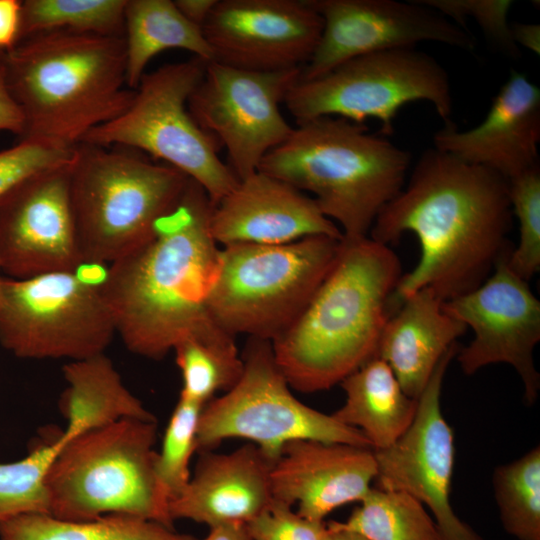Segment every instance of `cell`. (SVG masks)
Segmentation results:
<instances>
[{
  "label": "cell",
  "mask_w": 540,
  "mask_h": 540,
  "mask_svg": "<svg viewBox=\"0 0 540 540\" xmlns=\"http://www.w3.org/2000/svg\"><path fill=\"white\" fill-rule=\"evenodd\" d=\"M512 222L505 177L434 147L424 151L369 232L387 246L408 231L420 243L418 263L401 276L391 297L392 314L425 287L448 301L481 285L512 250Z\"/></svg>",
  "instance_id": "6da1fadb"
},
{
  "label": "cell",
  "mask_w": 540,
  "mask_h": 540,
  "mask_svg": "<svg viewBox=\"0 0 540 540\" xmlns=\"http://www.w3.org/2000/svg\"><path fill=\"white\" fill-rule=\"evenodd\" d=\"M213 207L190 179L153 237L109 265L99 287L130 352L160 360L217 326L207 306L221 250L210 229Z\"/></svg>",
  "instance_id": "7a4b0ae2"
},
{
  "label": "cell",
  "mask_w": 540,
  "mask_h": 540,
  "mask_svg": "<svg viewBox=\"0 0 540 540\" xmlns=\"http://www.w3.org/2000/svg\"><path fill=\"white\" fill-rule=\"evenodd\" d=\"M401 276V262L390 246L369 236L342 237L330 270L307 305L271 341L291 388L328 390L376 357Z\"/></svg>",
  "instance_id": "3957f363"
},
{
  "label": "cell",
  "mask_w": 540,
  "mask_h": 540,
  "mask_svg": "<svg viewBox=\"0 0 540 540\" xmlns=\"http://www.w3.org/2000/svg\"><path fill=\"white\" fill-rule=\"evenodd\" d=\"M0 75L24 118L21 141L63 149L120 116L134 97L125 88L124 36L31 35L0 50Z\"/></svg>",
  "instance_id": "277c9868"
},
{
  "label": "cell",
  "mask_w": 540,
  "mask_h": 540,
  "mask_svg": "<svg viewBox=\"0 0 540 540\" xmlns=\"http://www.w3.org/2000/svg\"><path fill=\"white\" fill-rule=\"evenodd\" d=\"M410 163L408 151L369 134L363 123L325 116L297 123L258 170L312 193L343 238L359 239L401 191Z\"/></svg>",
  "instance_id": "5b68a950"
},
{
  "label": "cell",
  "mask_w": 540,
  "mask_h": 540,
  "mask_svg": "<svg viewBox=\"0 0 540 540\" xmlns=\"http://www.w3.org/2000/svg\"><path fill=\"white\" fill-rule=\"evenodd\" d=\"M189 180L133 149L77 145L69 189L83 264L110 265L148 242Z\"/></svg>",
  "instance_id": "8992f818"
},
{
  "label": "cell",
  "mask_w": 540,
  "mask_h": 540,
  "mask_svg": "<svg viewBox=\"0 0 540 540\" xmlns=\"http://www.w3.org/2000/svg\"><path fill=\"white\" fill-rule=\"evenodd\" d=\"M156 420L122 419L68 441L46 485L50 515L87 521L122 514L174 529L155 472Z\"/></svg>",
  "instance_id": "52a82bcc"
},
{
  "label": "cell",
  "mask_w": 540,
  "mask_h": 540,
  "mask_svg": "<svg viewBox=\"0 0 540 540\" xmlns=\"http://www.w3.org/2000/svg\"><path fill=\"white\" fill-rule=\"evenodd\" d=\"M341 239L311 236L279 245L224 246L207 299L211 318L233 336L273 341L307 305Z\"/></svg>",
  "instance_id": "ba28073f"
},
{
  "label": "cell",
  "mask_w": 540,
  "mask_h": 540,
  "mask_svg": "<svg viewBox=\"0 0 540 540\" xmlns=\"http://www.w3.org/2000/svg\"><path fill=\"white\" fill-rule=\"evenodd\" d=\"M207 62L166 64L145 73L130 106L115 119L90 130L81 143L133 149L170 165L198 183L213 205L238 183L218 155V142L191 116L187 103Z\"/></svg>",
  "instance_id": "9c48e42d"
},
{
  "label": "cell",
  "mask_w": 540,
  "mask_h": 540,
  "mask_svg": "<svg viewBox=\"0 0 540 540\" xmlns=\"http://www.w3.org/2000/svg\"><path fill=\"white\" fill-rule=\"evenodd\" d=\"M416 101L432 104L444 125L452 122L448 73L432 56L407 48L358 56L316 78L298 79L283 103L297 123L325 116L356 123L372 118L389 136L399 110Z\"/></svg>",
  "instance_id": "30bf717a"
},
{
  "label": "cell",
  "mask_w": 540,
  "mask_h": 540,
  "mask_svg": "<svg viewBox=\"0 0 540 540\" xmlns=\"http://www.w3.org/2000/svg\"><path fill=\"white\" fill-rule=\"evenodd\" d=\"M238 382L201 410L197 451H209L222 441L242 438L256 445L272 462L285 444L317 440L371 448L367 438L299 401L277 365L270 341L249 338L242 355Z\"/></svg>",
  "instance_id": "8fae6325"
},
{
  "label": "cell",
  "mask_w": 540,
  "mask_h": 540,
  "mask_svg": "<svg viewBox=\"0 0 540 540\" xmlns=\"http://www.w3.org/2000/svg\"><path fill=\"white\" fill-rule=\"evenodd\" d=\"M116 334L99 283L79 271L3 278L0 345L22 359L83 360Z\"/></svg>",
  "instance_id": "7c38bea8"
},
{
  "label": "cell",
  "mask_w": 540,
  "mask_h": 540,
  "mask_svg": "<svg viewBox=\"0 0 540 540\" xmlns=\"http://www.w3.org/2000/svg\"><path fill=\"white\" fill-rule=\"evenodd\" d=\"M300 71L256 72L207 63L187 107L197 124L225 148L227 165L238 180L258 171L263 158L291 134L293 127L280 104Z\"/></svg>",
  "instance_id": "4fadbf2b"
},
{
  "label": "cell",
  "mask_w": 540,
  "mask_h": 540,
  "mask_svg": "<svg viewBox=\"0 0 540 540\" xmlns=\"http://www.w3.org/2000/svg\"><path fill=\"white\" fill-rule=\"evenodd\" d=\"M508 256L481 285L444 301L443 310L474 332L472 341L456 355L463 373L508 364L523 383L525 403L532 405L540 390L533 358L540 340V302L528 281L508 267Z\"/></svg>",
  "instance_id": "5bb4252c"
},
{
  "label": "cell",
  "mask_w": 540,
  "mask_h": 540,
  "mask_svg": "<svg viewBox=\"0 0 540 540\" xmlns=\"http://www.w3.org/2000/svg\"><path fill=\"white\" fill-rule=\"evenodd\" d=\"M321 16L319 42L300 80L316 78L358 56L415 48L424 41L473 51L476 39L417 0H308Z\"/></svg>",
  "instance_id": "9a60e30c"
},
{
  "label": "cell",
  "mask_w": 540,
  "mask_h": 540,
  "mask_svg": "<svg viewBox=\"0 0 540 540\" xmlns=\"http://www.w3.org/2000/svg\"><path fill=\"white\" fill-rule=\"evenodd\" d=\"M457 343L444 354L418 398L415 418L390 447L373 450L375 486L405 492L426 505L443 540H483L454 512L450 503L455 463L454 434L443 416L441 392Z\"/></svg>",
  "instance_id": "2e32d148"
},
{
  "label": "cell",
  "mask_w": 540,
  "mask_h": 540,
  "mask_svg": "<svg viewBox=\"0 0 540 540\" xmlns=\"http://www.w3.org/2000/svg\"><path fill=\"white\" fill-rule=\"evenodd\" d=\"M72 161L31 175L0 197V268L6 277L27 279L84 265L70 202Z\"/></svg>",
  "instance_id": "e0dca14e"
},
{
  "label": "cell",
  "mask_w": 540,
  "mask_h": 540,
  "mask_svg": "<svg viewBox=\"0 0 540 540\" xmlns=\"http://www.w3.org/2000/svg\"><path fill=\"white\" fill-rule=\"evenodd\" d=\"M322 28L308 0H217L202 31L215 62L276 72L302 68Z\"/></svg>",
  "instance_id": "ac0fdd59"
},
{
  "label": "cell",
  "mask_w": 540,
  "mask_h": 540,
  "mask_svg": "<svg viewBox=\"0 0 540 540\" xmlns=\"http://www.w3.org/2000/svg\"><path fill=\"white\" fill-rule=\"evenodd\" d=\"M377 474L374 451L344 443L294 440L284 445L270 470L272 498L301 516L324 521L335 509L361 502Z\"/></svg>",
  "instance_id": "d6986e66"
},
{
  "label": "cell",
  "mask_w": 540,
  "mask_h": 540,
  "mask_svg": "<svg viewBox=\"0 0 540 540\" xmlns=\"http://www.w3.org/2000/svg\"><path fill=\"white\" fill-rule=\"evenodd\" d=\"M210 229L219 245H279L311 236L343 237L313 198L261 171L238 180L214 205Z\"/></svg>",
  "instance_id": "ffe728a7"
},
{
  "label": "cell",
  "mask_w": 540,
  "mask_h": 540,
  "mask_svg": "<svg viewBox=\"0 0 540 540\" xmlns=\"http://www.w3.org/2000/svg\"><path fill=\"white\" fill-rule=\"evenodd\" d=\"M540 90L512 71L480 124L458 130L452 122L433 135V147L507 180L538 166Z\"/></svg>",
  "instance_id": "44dd1931"
},
{
  "label": "cell",
  "mask_w": 540,
  "mask_h": 540,
  "mask_svg": "<svg viewBox=\"0 0 540 540\" xmlns=\"http://www.w3.org/2000/svg\"><path fill=\"white\" fill-rule=\"evenodd\" d=\"M272 461L253 443L230 453L200 452L185 489L169 502L170 517L210 527L247 524L272 501Z\"/></svg>",
  "instance_id": "7402d4cb"
},
{
  "label": "cell",
  "mask_w": 540,
  "mask_h": 540,
  "mask_svg": "<svg viewBox=\"0 0 540 540\" xmlns=\"http://www.w3.org/2000/svg\"><path fill=\"white\" fill-rule=\"evenodd\" d=\"M443 302L425 287L406 297L389 317L376 352L388 364L403 391L418 399L437 364L467 327L443 310Z\"/></svg>",
  "instance_id": "603a6c76"
},
{
  "label": "cell",
  "mask_w": 540,
  "mask_h": 540,
  "mask_svg": "<svg viewBox=\"0 0 540 540\" xmlns=\"http://www.w3.org/2000/svg\"><path fill=\"white\" fill-rule=\"evenodd\" d=\"M345 403L332 416L356 428L373 450L393 445L412 424L418 399L401 388L386 362L375 357L340 383Z\"/></svg>",
  "instance_id": "cb8c5ba5"
},
{
  "label": "cell",
  "mask_w": 540,
  "mask_h": 540,
  "mask_svg": "<svg viewBox=\"0 0 540 540\" xmlns=\"http://www.w3.org/2000/svg\"><path fill=\"white\" fill-rule=\"evenodd\" d=\"M63 376L68 385L62 398L67 420L63 434L70 439L122 419L156 420L104 353L69 361Z\"/></svg>",
  "instance_id": "d4e9b609"
},
{
  "label": "cell",
  "mask_w": 540,
  "mask_h": 540,
  "mask_svg": "<svg viewBox=\"0 0 540 540\" xmlns=\"http://www.w3.org/2000/svg\"><path fill=\"white\" fill-rule=\"evenodd\" d=\"M124 40L126 85L135 90L153 57L183 49L205 62L214 55L201 28L189 22L170 0H126Z\"/></svg>",
  "instance_id": "484cf974"
},
{
  "label": "cell",
  "mask_w": 540,
  "mask_h": 540,
  "mask_svg": "<svg viewBox=\"0 0 540 540\" xmlns=\"http://www.w3.org/2000/svg\"><path fill=\"white\" fill-rule=\"evenodd\" d=\"M0 540H196L157 522L122 514L74 521L27 514L0 522Z\"/></svg>",
  "instance_id": "4316f807"
},
{
  "label": "cell",
  "mask_w": 540,
  "mask_h": 540,
  "mask_svg": "<svg viewBox=\"0 0 540 540\" xmlns=\"http://www.w3.org/2000/svg\"><path fill=\"white\" fill-rule=\"evenodd\" d=\"M173 351L182 376L180 397L202 406L230 390L243 372L234 336L220 326L181 341Z\"/></svg>",
  "instance_id": "83f0119b"
},
{
  "label": "cell",
  "mask_w": 540,
  "mask_h": 540,
  "mask_svg": "<svg viewBox=\"0 0 540 540\" xmlns=\"http://www.w3.org/2000/svg\"><path fill=\"white\" fill-rule=\"evenodd\" d=\"M334 523L370 540H443L420 501L402 491L373 486L346 521Z\"/></svg>",
  "instance_id": "f1b7e54d"
},
{
  "label": "cell",
  "mask_w": 540,
  "mask_h": 540,
  "mask_svg": "<svg viewBox=\"0 0 540 540\" xmlns=\"http://www.w3.org/2000/svg\"><path fill=\"white\" fill-rule=\"evenodd\" d=\"M125 7L126 0L22 1L19 40L56 30L124 36Z\"/></svg>",
  "instance_id": "f546056e"
},
{
  "label": "cell",
  "mask_w": 540,
  "mask_h": 540,
  "mask_svg": "<svg viewBox=\"0 0 540 540\" xmlns=\"http://www.w3.org/2000/svg\"><path fill=\"white\" fill-rule=\"evenodd\" d=\"M500 520L518 540H540V447L499 465L492 477Z\"/></svg>",
  "instance_id": "4dcf8cb0"
},
{
  "label": "cell",
  "mask_w": 540,
  "mask_h": 540,
  "mask_svg": "<svg viewBox=\"0 0 540 540\" xmlns=\"http://www.w3.org/2000/svg\"><path fill=\"white\" fill-rule=\"evenodd\" d=\"M69 440L61 433L20 460L0 463V522L27 514H50L46 478Z\"/></svg>",
  "instance_id": "1f68e13d"
},
{
  "label": "cell",
  "mask_w": 540,
  "mask_h": 540,
  "mask_svg": "<svg viewBox=\"0 0 540 540\" xmlns=\"http://www.w3.org/2000/svg\"><path fill=\"white\" fill-rule=\"evenodd\" d=\"M203 407L179 397L165 429L161 450L156 454V476L169 502L190 480L189 466L197 451V430Z\"/></svg>",
  "instance_id": "d6a6232c"
},
{
  "label": "cell",
  "mask_w": 540,
  "mask_h": 540,
  "mask_svg": "<svg viewBox=\"0 0 540 540\" xmlns=\"http://www.w3.org/2000/svg\"><path fill=\"white\" fill-rule=\"evenodd\" d=\"M513 216L519 223V242L507 258L508 267L529 281L540 269V167L508 180Z\"/></svg>",
  "instance_id": "836d02e7"
},
{
  "label": "cell",
  "mask_w": 540,
  "mask_h": 540,
  "mask_svg": "<svg viewBox=\"0 0 540 540\" xmlns=\"http://www.w3.org/2000/svg\"><path fill=\"white\" fill-rule=\"evenodd\" d=\"M463 29L466 19L472 18L484 34L507 55L519 56V48L511 34L508 21L510 0H417Z\"/></svg>",
  "instance_id": "e575fe53"
},
{
  "label": "cell",
  "mask_w": 540,
  "mask_h": 540,
  "mask_svg": "<svg viewBox=\"0 0 540 540\" xmlns=\"http://www.w3.org/2000/svg\"><path fill=\"white\" fill-rule=\"evenodd\" d=\"M75 148L63 149L34 141H20L0 152V197L36 173L69 164Z\"/></svg>",
  "instance_id": "d590c367"
},
{
  "label": "cell",
  "mask_w": 540,
  "mask_h": 540,
  "mask_svg": "<svg viewBox=\"0 0 540 540\" xmlns=\"http://www.w3.org/2000/svg\"><path fill=\"white\" fill-rule=\"evenodd\" d=\"M246 525L251 540H325L328 532L325 521L307 519L275 499Z\"/></svg>",
  "instance_id": "8d00e7d4"
},
{
  "label": "cell",
  "mask_w": 540,
  "mask_h": 540,
  "mask_svg": "<svg viewBox=\"0 0 540 540\" xmlns=\"http://www.w3.org/2000/svg\"><path fill=\"white\" fill-rule=\"evenodd\" d=\"M21 5L18 0H0V50L11 48L19 40Z\"/></svg>",
  "instance_id": "74e56055"
},
{
  "label": "cell",
  "mask_w": 540,
  "mask_h": 540,
  "mask_svg": "<svg viewBox=\"0 0 540 540\" xmlns=\"http://www.w3.org/2000/svg\"><path fill=\"white\" fill-rule=\"evenodd\" d=\"M0 130L22 136L24 118L21 110L10 96L0 75Z\"/></svg>",
  "instance_id": "f35d334b"
},
{
  "label": "cell",
  "mask_w": 540,
  "mask_h": 540,
  "mask_svg": "<svg viewBox=\"0 0 540 540\" xmlns=\"http://www.w3.org/2000/svg\"><path fill=\"white\" fill-rule=\"evenodd\" d=\"M217 0H176L179 12L192 24L202 29Z\"/></svg>",
  "instance_id": "ab89813d"
},
{
  "label": "cell",
  "mask_w": 540,
  "mask_h": 540,
  "mask_svg": "<svg viewBox=\"0 0 540 540\" xmlns=\"http://www.w3.org/2000/svg\"><path fill=\"white\" fill-rule=\"evenodd\" d=\"M511 34L515 44L521 45L539 55L540 26L538 24H511Z\"/></svg>",
  "instance_id": "60d3db41"
},
{
  "label": "cell",
  "mask_w": 540,
  "mask_h": 540,
  "mask_svg": "<svg viewBox=\"0 0 540 540\" xmlns=\"http://www.w3.org/2000/svg\"><path fill=\"white\" fill-rule=\"evenodd\" d=\"M209 529V534L201 540H251L245 523H224Z\"/></svg>",
  "instance_id": "b9f144b4"
},
{
  "label": "cell",
  "mask_w": 540,
  "mask_h": 540,
  "mask_svg": "<svg viewBox=\"0 0 540 540\" xmlns=\"http://www.w3.org/2000/svg\"><path fill=\"white\" fill-rule=\"evenodd\" d=\"M326 525L328 532L325 540H370L360 533L336 526L334 521L327 522Z\"/></svg>",
  "instance_id": "7bdbcfd3"
},
{
  "label": "cell",
  "mask_w": 540,
  "mask_h": 540,
  "mask_svg": "<svg viewBox=\"0 0 540 540\" xmlns=\"http://www.w3.org/2000/svg\"><path fill=\"white\" fill-rule=\"evenodd\" d=\"M0 272H1V268H0ZM3 276H1L0 274V305H1V301H2V288H3Z\"/></svg>",
  "instance_id": "ee69618b"
}]
</instances>
